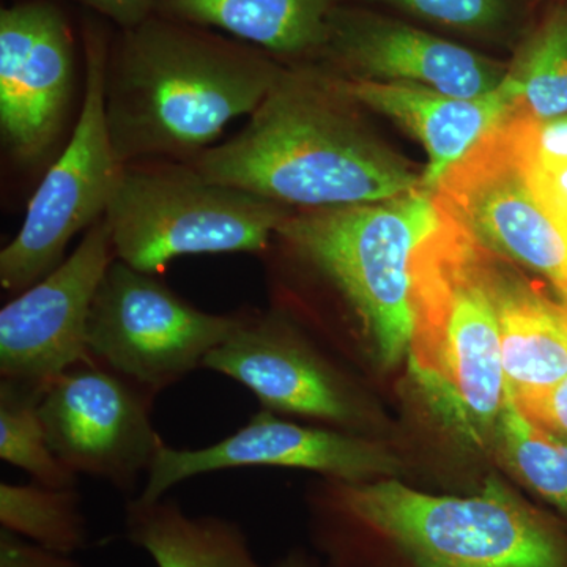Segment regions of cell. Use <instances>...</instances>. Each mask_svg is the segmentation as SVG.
Here are the masks:
<instances>
[{
    "mask_svg": "<svg viewBox=\"0 0 567 567\" xmlns=\"http://www.w3.org/2000/svg\"><path fill=\"white\" fill-rule=\"evenodd\" d=\"M74 44L62 11L44 0L0 11V132L21 164H37L62 132Z\"/></svg>",
    "mask_w": 567,
    "mask_h": 567,
    "instance_id": "obj_15",
    "label": "cell"
},
{
    "mask_svg": "<svg viewBox=\"0 0 567 567\" xmlns=\"http://www.w3.org/2000/svg\"><path fill=\"white\" fill-rule=\"evenodd\" d=\"M284 66L245 41L158 14L121 29L104 70L115 156L192 162L260 106Z\"/></svg>",
    "mask_w": 567,
    "mask_h": 567,
    "instance_id": "obj_2",
    "label": "cell"
},
{
    "mask_svg": "<svg viewBox=\"0 0 567 567\" xmlns=\"http://www.w3.org/2000/svg\"><path fill=\"white\" fill-rule=\"evenodd\" d=\"M312 499L333 567H567V527L491 477L480 494L327 480Z\"/></svg>",
    "mask_w": 567,
    "mask_h": 567,
    "instance_id": "obj_3",
    "label": "cell"
},
{
    "mask_svg": "<svg viewBox=\"0 0 567 567\" xmlns=\"http://www.w3.org/2000/svg\"><path fill=\"white\" fill-rule=\"evenodd\" d=\"M81 6L103 14L121 29H132L151 18L155 0H74Z\"/></svg>",
    "mask_w": 567,
    "mask_h": 567,
    "instance_id": "obj_29",
    "label": "cell"
},
{
    "mask_svg": "<svg viewBox=\"0 0 567 567\" xmlns=\"http://www.w3.org/2000/svg\"><path fill=\"white\" fill-rule=\"evenodd\" d=\"M514 121L529 163L535 166L567 163V114L537 121L516 110Z\"/></svg>",
    "mask_w": 567,
    "mask_h": 567,
    "instance_id": "obj_25",
    "label": "cell"
},
{
    "mask_svg": "<svg viewBox=\"0 0 567 567\" xmlns=\"http://www.w3.org/2000/svg\"><path fill=\"white\" fill-rule=\"evenodd\" d=\"M110 44L99 25L84 31V102L65 151L44 174L20 233L0 252V286L21 293L65 260L66 246L104 216L123 164L104 114Z\"/></svg>",
    "mask_w": 567,
    "mask_h": 567,
    "instance_id": "obj_7",
    "label": "cell"
},
{
    "mask_svg": "<svg viewBox=\"0 0 567 567\" xmlns=\"http://www.w3.org/2000/svg\"><path fill=\"white\" fill-rule=\"evenodd\" d=\"M503 462L567 527V442L518 409L506 394L494 436Z\"/></svg>",
    "mask_w": 567,
    "mask_h": 567,
    "instance_id": "obj_21",
    "label": "cell"
},
{
    "mask_svg": "<svg viewBox=\"0 0 567 567\" xmlns=\"http://www.w3.org/2000/svg\"><path fill=\"white\" fill-rule=\"evenodd\" d=\"M517 111L537 121L567 114V0H557L518 40L503 82Z\"/></svg>",
    "mask_w": 567,
    "mask_h": 567,
    "instance_id": "obj_20",
    "label": "cell"
},
{
    "mask_svg": "<svg viewBox=\"0 0 567 567\" xmlns=\"http://www.w3.org/2000/svg\"><path fill=\"white\" fill-rule=\"evenodd\" d=\"M155 398L91 358L71 365L40 401L52 453L74 475L133 495L164 445L152 423Z\"/></svg>",
    "mask_w": 567,
    "mask_h": 567,
    "instance_id": "obj_10",
    "label": "cell"
},
{
    "mask_svg": "<svg viewBox=\"0 0 567 567\" xmlns=\"http://www.w3.org/2000/svg\"><path fill=\"white\" fill-rule=\"evenodd\" d=\"M336 3L390 7L443 31L487 41L525 35L528 18L524 0H336Z\"/></svg>",
    "mask_w": 567,
    "mask_h": 567,
    "instance_id": "obj_24",
    "label": "cell"
},
{
    "mask_svg": "<svg viewBox=\"0 0 567 567\" xmlns=\"http://www.w3.org/2000/svg\"><path fill=\"white\" fill-rule=\"evenodd\" d=\"M514 112L454 164L432 194L439 210L477 244L546 278L567 305V229L533 192Z\"/></svg>",
    "mask_w": 567,
    "mask_h": 567,
    "instance_id": "obj_9",
    "label": "cell"
},
{
    "mask_svg": "<svg viewBox=\"0 0 567 567\" xmlns=\"http://www.w3.org/2000/svg\"><path fill=\"white\" fill-rule=\"evenodd\" d=\"M104 216L70 257L0 311V379L47 390L89 360L87 324L96 289L114 260Z\"/></svg>",
    "mask_w": 567,
    "mask_h": 567,
    "instance_id": "obj_14",
    "label": "cell"
},
{
    "mask_svg": "<svg viewBox=\"0 0 567 567\" xmlns=\"http://www.w3.org/2000/svg\"><path fill=\"white\" fill-rule=\"evenodd\" d=\"M486 275L506 394L527 410L567 375V305L550 300L516 265L487 248Z\"/></svg>",
    "mask_w": 567,
    "mask_h": 567,
    "instance_id": "obj_17",
    "label": "cell"
},
{
    "mask_svg": "<svg viewBox=\"0 0 567 567\" xmlns=\"http://www.w3.org/2000/svg\"><path fill=\"white\" fill-rule=\"evenodd\" d=\"M527 163L529 183L537 199L554 216L555 221L567 229V163L558 166H535L528 158Z\"/></svg>",
    "mask_w": 567,
    "mask_h": 567,
    "instance_id": "obj_27",
    "label": "cell"
},
{
    "mask_svg": "<svg viewBox=\"0 0 567 567\" xmlns=\"http://www.w3.org/2000/svg\"><path fill=\"white\" fill-rule=\"evenodd\" d=\"M203 368L248 388L276 415L311 417L352 434L369 420L353 383L278 309H244L237 330Z\"/></svg>",
    "mask_w": 567,
    "mask_h": 567,
    "instance_id": "obj_12",
    "label": "cell"
},
{
    "mask_svg": "<svg viewBox=\"0 0 567 567\" xmlns=\"http://www.w3.org/2000/svg\"><path fill=\"white\" fill-rule=\"evenodd\" d=\"M241 311L212 315L194 308L158 279L112 260L89 316V358L158 395L203 368L229 338Z\"/></svg>",
    "mask_w": 567,
    "mask_h": 567,
    "instance_id": "obj_8",
    "label": "cell"
},
{
    "mask_svg": "<svg viewBox=\"0 0 567 567\" xmlns=\"http://www.w3.org/2000/svg\"><path fill=\"white\" fill-rule=\"evenodd\" d=\"M43 390L0 379V458L24 470L35 483L76 487L78 475L55 457L48 442L40 401Z\"/></svg>",
    "mask_w": 567,
    "mask_h": 567,
    "instance_id": "obj_23",
    "label": "cell"
},
{
    "mask_svg": "<svg viewBox=\"0 0 567 567\" xmlns=\"http://www.w3.org/2000/svg\"><path fill=\"white\" fill-rule=\"evenodd\" d=\"M330 76L354 103L390 118L420 141L427 153L421 189L429 193H434L447 171L517 110L505 85L481 99H458L421 85Z\"/></svg>",
    "mask_w": 567,
    "mask_h": 567,
    "instance_id": "obj_16",
    "label": "cell"
},
{
    "mask_svg": "<svg viewBox=\"0 0 567 567\" xmlns=\"http://www.w3.org/2000/svg\"><path fill=\"white\" fill-rule=\"evenodd\" d=\"M252 466L308 470L327 480L365 483L395 475L401 462L364 436L293 423L260 410L235 434L210 446L177 450L164 443L137 498L158 502L171 488L194 476Z\"/></svg>",
    "mask_w": 567,
    "mask_h": 567,
    "instance_id": "obj_13",
    "label": "cell"
},
{
    "mask_svg": "<svg viewBox=\"0 0 567 567\" xmlns=\"http://www.w3.org/2000/svg\"><path fill=\"white\" fill-rule=\"evenodd\" d=\"M440 224L425 189L380 203L293 210L267 251L274 274L305 276L333 298L361 354L380 369L409 358L413 259Z\"/></svg>",
    "mask_w": 567,
    "mask_h": 567,
    "instance_id": "obj_4",
    "label": "cell"
},
{
    "mask_svg": "<svg viewBox=\"0 0 567 567\" xmlns=\"http://www.w3.org/2000/svg\"><path fill=\"white\" fill-rule=\"evenodd\" d=\"M336 0H155L153 14L216 29L284 65L319 58Z\"/></svg>",
    "mask_w": 567,
    "mask_h": 567,
    "instance_id": "obj_18",
    "label": "cell"
},
{
    "mask_svg": "<svg viewBox=\"0 0 567 567\" xmlns=\"http://www.w3.org/2000/svg\"><path fill=\"white\" fill-rule=\"evenodd\" d=\"M274 567H327L322 563L317 561L316 558L309 557L308 554L301 550H293L287 554L286 557L279 559Z\"/></svg>",
    "mask_w": 567,
    "mask_h": 567,
    "instance_id": "obj_30",
    "label": "cell"
},
{
    "mask_svg": "<svg viewBox=\"0 0 567 567\" xmlns=\"http://www.w3.org/2000/svg\"><path fill=\"white\" fill-rule=\"evenodd\" d=\"M364 107L316 65H286L248 125L188 162L208 181L292 210L380 203L421 174L374 132Z\"/></svg>",
    "mask_w": 567,
    "mask_h": 567,
    "instance_id": "obj_1",
    "label": "cell"
},
{
    "mask_svg": "<svg viewBox=\"0 0 567 567\" xmlns=\"http://www.w3.org/2000/svg\"><path fill=\"white\" fill-rule=\"evenodd\" d=\"M410 372L436 416L468 445L494 446L506 399L486 248L440 212L413 259Z\"/></svg>",
    "mask_w": 567,
    "mask_h": 567,
    "instance_id": "obj_5",
    "label": "cell"
},
{
    "mask_svg": "<svg viewBox=\"0 0 567 567\" xmlns=\"http://www.w3.org/2000/svg\"><path fill=\"white\" fill-rule=\"evenodd\" d=\"M0 524L50 550L71 555L87 547L89 529L76 487L0 483Z\"/></svg>",
    "mask_w": 567,
    "mask_h": 567,
    "instance_id": "obj_22",
    "label": "cell"
},
{
    "mask_svg": "<svg viewBox=\"0 0 567 567\" xmlns=\"http://www.w3.org/2000/svg\"><path fill=\"white\" fill-rule=\"evenodd\" d=\"M292 208L205 178L193 164H123L104 219L112 251L136 270L159 275L183 256L264 254Z\"/></svg>",
    "mask_w": 567,
    "mask_h": 567,
    "instance_id": "obj_6",
    "label": "cell"
},
{
    "mask_svg": "<svg viewBox=\"0 0 567 567\" xmlns=\"http://www.w3.org/2000/svg\"><path fill=\"white\" fill-rule=\"evenodd\" d=\"M0 567H84L70 558V555L50 550L14 535L9 529H0Z\"/></svg>",
    "mask_w": 567,
    "mask_h": 567,
    "instance_id": "obj_26",
    "label": "cell"
},
{
    "mask_svg": "<svg viewBox=\"0 0 567 567\" xmlns=\"http://www.w3.org/2000/svg\"><path fill=\"white\" fill-rule=\"evenodd\" d=\"M125 535L156 567H264L237 522L192 516L175 499L130 498Z\"/></svg>",
    "mask_w": 567,
    "mask_h": 567,
    "instance_id": "obj_19",
    "label": "cell"
},
{
    "mask_svg": "<svg viewBox=\"0 0 567 567\" xmlns=\"http://www.w3.org/2000/svg\"><path fill=\"white\" fill-rule=\"evenodd\" d=\"M522 412L567 442V375L540 401Z\"/></svg>",
    "mask_w": 567,
    "mask_h": 567,
    "instance_id": "obj_28",
    "label": "cell"
},
{
    "mask_svg": "<svg viewBox=\"0 0 567 567\" xmlns=\"http://www.w3.org/2000/svg\"><path fill=\"white\" fill-rule=\"evenodd\" d=\"M312 65L346 80L421 85L458 99L491 95L507 73L505 62L358 3H334Z\"/></svg>",
    "mask_w": 567,
    "mask_h": 567,
    "instance_id": "obj_11",
    "label": "cell"
}]
</instances>
